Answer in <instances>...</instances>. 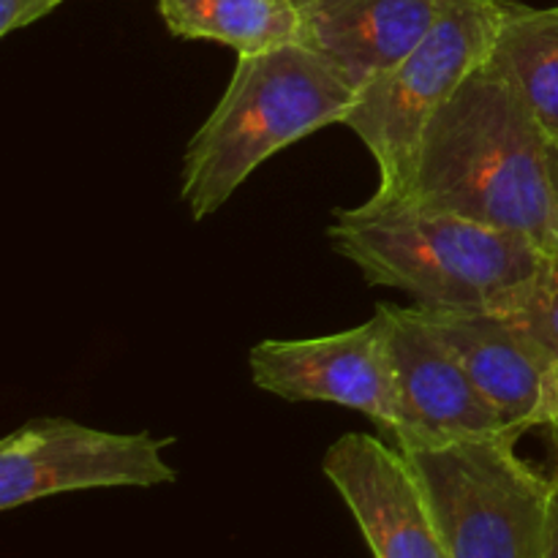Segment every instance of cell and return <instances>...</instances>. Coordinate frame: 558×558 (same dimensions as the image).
Instances as JSON below:
<instances>
[{
    "instance_id": "cell-1",
    "label": "cell",
    "mask_w": 558,
    "mask_h": 558,
    "mask_svg": "<svg viewBox=\"0 0 558 558\" xmlns=\"http://www.w3.org/2000/svg\"><path fill=\"white\" fill-rule=\"evenodd\" d=\"M398 202L515 232L545 254H558L548 136L488 63L466 76L425 125Z\"/></svg>"
},
{
    "instance_id": "cell-2",
    "label": "cell",
    "mask_w": 558,
    "mask_h": 558,
    "mask_svg": "<svg viewBox=\"0 0 558 558\" xmlns=\"http://www.w3.org/2000/svg\"><path fill=\"white\" fill-rule=\"evenodd\" d=\"M327 240L371 287L401 289L425 311L512 314L545 259L515 232L374 196L336 210Z\"/></svg>"
},
{
    "instance_id": "cell-3",
    "label": "cell",
    "mask_w": 558,
    "mask_h": 558,
    "mask_svg": "<svg viewBox=\"0 0 558 558\" xmlns=\"http://www.w3.org/2000/svg\"><path fill=\"white\" fill-rule=\"evenodd\" d=\"M354 101L352 82L300 41L238 58L227 93L185 147L180 196L194 221L221 210L278 150L343 125Z\"/></svg>"
},
{
    "instance_id": "cell-4",
    "label": "cell",
    "mask_w": 558,
    "mask_h": 558,
    "mask_svg": "<svg viewBox=\"0 0 558 558\" xmlns=\"http://www.w3.org/2000/svg\"><path fill=\"white\" fill-rule=\"evenodd\" d=\"M496 434L401 450L412 463L450 558H545L550 483Z\"/></svg>"
},
{
    "instance_id": "cell-5",
    "label": "cell",
    "mask_w": 558,
    "mask_h": 558,
    "mask_svg": "<svg viewBox=\"0 0 558 558\" xmlns=\"http://www.w3.org/2000/svg\"><path fill=\"white\" fill-rule=\"evenodd\" d=\"M501 16L505 0H445L423 41L357 93L343 125L360 136L379 169L374 199H401L425 125L466 76L488 63Z\"/></svg>"
},
{
    "instance_id": "cell-6",
    "label": "cell",
    "mask_w": 558,
    "mask_h": 558,
    "mask_svg": "<svg viewBox=\"0 0 558 558\" xmlns=\"http://www.w3.org/2000/svg\"><path fill=\"white\" fill-rule=\"evenodd\" d=\"M172 439L114 434L65 417H36L0 441V510L98 488H156L178 480L163 458Z\"/></svg>"
},
{
    "instance_id": "cell-7",
    "label": "cell",
    "mask_w": 558,
    "mask_h": 558,
    "mask_svg": "<svg viewBox=\"0 0 558 558\" xmlns=\"http://www.w3.org/2000/svg\"><path fill=\"white\" fill-rule=\"evenodd\" d=\"M381 308L387 316L390 347L396 407L390 436L396 445L407 450L417 445L507 434L496 409L485 401L461 360L430 327L423 311L417 305Z\"/></svg>"
},
{
    "instance_id": "cell-8",
    "label": "cell",
    "mask_w": 558,
    "mask_h": 558,
    "mask_svg": "<svg viewBox=\"0 0 558 558\" xmlns=\"http://www.w3.org/2000/svg\"><path fill=\"white\" fill-rule=\"evenodd\" d=\"M259 390L289 403H336L392 428V368L385 308L352 330L319 338H267L248 354Z\"/></svg>"
},
{
    "instance_id": "cell-9",
    "label": "cell",
    "mask_w": 558,
    "mask_h": 558,
    "mask_svg": "<svg viewBox=\"0 0 558 558\" xmlns=\"http://www.w3.org/2000/svg\"><path fill=\"white\" fill-rule=\"evenodd\" d=\"M325 477L341 494L374 558H450L412 463L371 434H347L325 452Z\"/></svg>"
},
{
    "instance_id": "cell-10",
    "label": "cell",
    "mask_w": 558,
    "mask_h": 558,
    "mask_svg": "<svg viewBox=\"0 0 558 558\" xmlns=\"http://www.w3.org/2000/svg\"><path fill=\"white\" fill-rule=\"evenodd\" d=\"M420 311L496 409L507 434L523 436L543 425L545 390L554 365L529 343L510 316Z\"/></svg>"
},
{
    "instance_id": "cell-11",
    "label": "cell",
    "mask_w": 558,
    "mask_h": 558,
    "mask_svg": "<svg viewBox=\"0 0 558 558\" xmlns=\"http://www.w3.org/2000/svg\"><path fill=\"white\" fill-rule=\"evenodd\" d=\"M445 0H308L300 44L336 65L354 90L396 69L439 16Z\"/></svg>"
},
{
    "instance_id": "cell-12",
    "label": "cell",
    "mask_w": 558,
    "mask_h": 558,
    "mask_svg": "<svg viewBox=\"0 0 558 558\" xmlns=\"http://www.w3.org/2000/svg\"><path fill=\"white\" fill-rule=\"evenodd\" d=\"M488 65L515 87L550 145L558 147V5L534 9L505 0Z\"/></svg>"
},
{
    "instance_id": "cell-13",
    "label": "cell",
    "mask_w": 558,
    "mask_h": 558,
    "mask_svg": "<svg viewBox=\"0 0 558 558\" xmlns=\"http://www.w3.org/2000/svg\"><path fill=\"white\" fill-rule=\"evenodd\" d=\"M158 14L174 38L213 41L238 58L298 44L303 9L298 0H156Z\"/></svg>"
},
{
    "instance_id": "cell-14",
    "label": "cell",
    "mask_w": 558,
    "mask_h": 558,
    "mask_svg": "<svg viewBox=\"0 0 558 558\" xmlns=\"http://www.w3.org/2000/svg\"><path fill=\"white\" fill-rule=\"evenodd\" d=\"M505 316L550 365H558V254H545L523 303Z\"/></svg>"
},
{
    "instance_id": "cell-15",
    "label": "cell",
    "mask_w": 558,
    "mask_h": 558,
    "mask_svg": "<svg viewBox=\"0 0 558 558\" xmlns=\"http://www.w3.org/2000/svg\"><path fill=\"white\" fill-rule=\"evenodd\" d=\"M63 0H0V36L33 25L52 14Z\"/></svg>"
},
{
    "instance_id": "cell-16",
    "label": "cell",
    "mask_w": 558,
    "mask_h": 558,
    "mask_svg": "<svg viewBox=\"0 0 558 558\" xmlns=\"http://www.w3.org/2000/svg\"><path fill=\"white\" fill-rule=\"evenodd\" d=\"M539 428L548 430L550 439V469L548 477L558 480V365L550 368L548 390H545V407H543V425Z\"/></svg>"
},
{
    "instance_id": "cell-17",
    "label": "cell",
    "mask_w": 558,
    "mask_h": 558,
    "mask_svg": "<svg viewBox=\"0 0 558 558\" xmlns=\"http://www.w3.org/2000/svg\"><path fill=\"white\" fill-rule=\"evenodd\" d=\"M550 515H548V554L545 558H558V480H550Z\"/></svg>"
},
{
    "instance_id": "cell-18",
    "label": "cell",
    "mask_w": 558,
    "mask_h": 558,
    "mask_svg": "<svg viewBox=\"0 0 558 558\" xmlns=\"http://www.w3.org/2000/svg\"><path fill=\"white\" fill-rule=\"evenodd\" d=\"M548 163H550V180H554V194L558 205V147L548 142Z\"/></svg>"
},
{
    "instance_id": "cell-19",
    "label": "cell",
    "mask_w": 558,
    "mask_h": 558,
    "mask_svg": "<svg viewBox=\"0 0 558 558\" xmlns=\"http://www.w3.org/2000/svg\"><path fill=\"white\" fill-rule=\"evenodd\" d=\"M298 3H300V5H303V3H308V0H298Z\"/></svg>"
}]
</instances>
